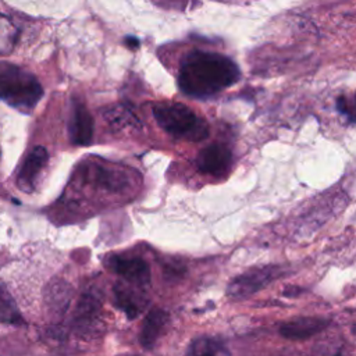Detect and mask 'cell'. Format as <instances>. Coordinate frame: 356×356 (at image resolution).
<instances>
[{"instance_id": "cell-16", "label": "cell", "mask_w": 356, "mask_h": 356, "mask_svg": "<svg viewBox=\"0 0 356 356\" xmlns=\"http://www.w3.org/2000/svg\"><path fill=\"white\" fill-rule=\"evenodd\" d=\"M0 323L13 325H19L25 323L22 314L17 307L15 300L3 285H0Z\"/></svg>"}, {"instance_id": "cell-19", "label": "cell", "mask_w": 356, "mask_h": 356, "mask_svg": "<svg viewBox=\"0 0 356 356\" xmlns=\"http://www.w3.org/2000/svg\"><path fill=\"white\" fill-rule=\"evenodd\" d=\"M337 108L339 110L341 114H343L345 117H348L349 122H353V115H352V111L348 108V100H346V97L341 96V97L338 99V102H337Z\"/></svg>"}, {"instance_id": "cell-3", "label": "cell", "mask_w": 356, "mask_h": 356, "mask_svg": "<svg viewBox=\"0 0 356 356\" xmlns=\"http://www.w3.org/2000/svg\"><path fill=\"white\" fill-rule=\"evenodd\" d=\"M153 115L163 131L177 139L202 142L209 134V124L182 103H157Z\"/></svg>"}, {"instance_id": "cell-1", "label": "cell", "mask_w": 356, "mask_h": 356, "mask_svg": "<svg viewBox=\"0 0 356 356\" xmlns=\"http://www.w3.org/2000/svg\"><path fill=\"white\" fill-rule=\"evenodd\" d=\"M238 79L239 68L229 57L193 50L181 63L178 86L186 96L207 99L234 85Z\"/></svg>"}, {"instance_id": "cell-17", "label": "cell", "mask_w": 356, "mask_h": 356, "mask_svg": "<svg viewBox=\"0 0 356 356\" xmlns=\"http://www.w3.org/2000/svg\"><path fill=\"white\" fill-rule=\"evenodd\" d=\"M71 296V289L65 282H56L47 291V305L50 310L56 314L64 313L68 306Z\"/></svg>"}, {"instance_id": "cell-20", "label": "cell", "mask_w": 356, "mask_h": 356, "mask_svg": "<svg viewBox=\"0 0 356 356\" xmlns=\"http://www.w3.org/2000/svg\"><path fill=\"white\" fill-rule=\"evenodd\" d=\"M125 42H129L128 46H131V47H136L138 43H139V42H138L135 38H132V36H128V38L125 39Z\"/></svg>"}, {"instance_id": "cell-14", "label": "cell", "mask_w": 356, "mask_h": 356, "mask_svg": "<svg viewBox=\"0 0 356 356\" xmlns=\"http://www.w3.org/2000/svg\"><path fill=\"white\" fill-rule=\"evenodd\" d=\"M107 124L118 131H124L127 128H135L136 125H139V120L136 118V115L134 114V111L127 107L125 104H118V106H113L108 107L104 113H103Z\"/></svg>"}, {"instance_id": "cell-11", "label": "cell", "mask_w": 356, "mask_h": 356, "mask_svg": "<svg viewBox=\"0 0 356 356\" xmlns=\"http://www.w3.org/2000/svg\"><path fill=\"white\" fill-rule=\"evenodd\" d=\"M167 321H168V313L163 309H159V307L152 309L146 314L142 330H140V335H139V339L143 348L152 349L154 346L156 341L164 331Z\"/></svg>"}, {"instance_id": "cell-18", "label": "cell", "mask_w": 356, "mask_h": 356, "mask_svg": "<svg viewBox=\"0 0 356 356\" xmlns=\"http://www.w3.org/2000/svg\"><path fill=\"white\" fill-rule=\"evenodd\" d=\"M17 38L18 31L15 25L8 17L0 14V54H8L17 43Z\"/></svg>"}, {"instance_id": "cell-10", "label": "cell", "mask_w": 356, "mask_h": 356, "mask_svg": "<svg viewBox=\"0 0 356 356\" xmlns=\"http://www.w3.org/2000/svg\"><path fill=\"white\" fill-rule=\"evenodd\" d=\"M330 324L328 320L323 317H296L293 320L285 321L280 327V334L292 341L307 339L318 332H321Z\"/></svg>"}, {"instance_id": "cell-13", "label": "cell", "mask_w": 356, "mask_h": 356, "mask_svg": "<svg viewBox=\"0 0 356 356\" xmlns=\"http://www.w3.org/2000/svg\"><path fill=\"white\" fill-rule=\"evenodd\" d=\"M186 356H231V352L217 338L199 337L188 346Z\"/></svg>"}, {"instance_id": "cell-7", "label": "cell", "mask_w": 356, "mask_h": 356, "mask_svg": "<svg viewBox=\"0 0 356 356\" xmlns=\"http://www.w3.org/2000/svg\"><path fill=\"white\" fill-rule=\"evenodd\" d=\"M49 160L47 150L43 146L33 147L25 157L17 174L15 184L22 192H32L36 186V179Z\"/></svg>"}, {"instance_id": "cell-4", "label": "cell", "mask_w": 356, "mask_h": 356, "mask_svg": "<svg viewBox=\"0 0 356 356\" xmlns=\"http://www.w3.org/2000/svg\"><path fill=\"white\" fill-rule=\"evenodd\" d=\"M282 273L278 266L254 267L246 273L235 277L227 286V295L232 300H241L259 292L270 282H273Z\"/></svg>"}, {"instance_id": "cell-5", "label": "cell", "mask_w": 356, "mask_h": 356, "mask_svg": "<svg viewBox=\"0 0 356 356\" xmlns=\"http://www.w3.org/2000/svg\"><path fill=\"white\" fill-rule=\"evenodd\" d=\"M107 267L124 278L127 284L145 288L150 281V270L147 263L140 257H122L110 256L107 259Z\"/></svg>"}, {"instance_id": "cell-2", "label": "cell", "mask_w": 356, "mask_h": 356, "mask_svg": "<svg viewBox=\"0 0 356 356\" xmlns=\"http://www.w3.org/2000/svg\"><path fill=\"white\" fill-rule=\"evenodd\" d=\"M43 96L38 78L28 70L0 61V100L22 113H31Z\"/></svg>"}, {"instance_id": "cell-8", "label": "cell", "mask_w": 356, "mask_h": 356, "mask_svg": "<svg viewBox=\"0 0 356 356\" xmlns=\"http://www.w3.org/2000/svg\"><path fill=\"white\" fill-rule=\"evenodd\" d=\"M68 132L71 142L78 146H86L93 138V118L86 106L79 102H72V111L68 124Z\"/></svg>"}, {"instance_id": "cell-9", "label": "cell", "mask_w": 356, "mask_h": 356, "mask_svg": "<svg viewBox=\"0 0 356 356\" xmlns=\"http://www.w3.org/2000/svg\"><path fill=\"white\" fill-rule=\"evenodd\" d=\"M142 291V288L127 282H118L114 286L115 306L122 310L129 320L138 317L147 303Z\"/></svg>"}, {"instance_id": "cell-6", "label": "cell", "mask_w": 356, "mask_h": 356, "mask_svg": "<svg viewBox=\"0 0 356 356\" xmlns=\"http://www.w3.org/2000/svg\"><path fill=\"white\" fill-rule=\"evenodd\" d=\"M196 165L200 172L220 178L229 171L232 165V153L221 143L210 145L200 150L196 157Z\"/></svg>"}, {"instance_id": "cell-12", "label": "cell", "mask_w": 356, "mask_h": 356, "mask_svg": "<svg viewBox=\"0 0 356 356\" xmlns=\"http://www.w3.org/2000/svg\"><path fill=\"white\" fill-rule=\"evenodd\" d=\"M90 178L100 188H106L113 192H121L128 185V175L118 168H108L104 165H95L90 171Z\"/></svg>"}, {"instance_id": "cell-15", "label": "cell", "mask_w": 356, "mask_h": 356, "mask_svg": "<svg viewBox=\"0 0 356 356\" xmlns=\"http://www.w3.org/2000/svg\"><path fill=\"white\" fill-rule=\"evenodd\" d=\"M100 306V299L93 291H88L82 295L75 313V323L78 325H88L92 323L95 314Z\"/></svg>"}]
</instances>
